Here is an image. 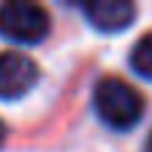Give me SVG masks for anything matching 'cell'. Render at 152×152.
<instances>
[{"label": "cell", "mask_w": 152, "mask_h": 152, "mask_svg": "<svg viewBox=\"0 0 152 152\" xmlns=\"http://www.w3.org/2000/svg\"><path fill=\"white\" fill-rule=\"evenodd\" d=\"M130 62L144 79H152V34H144L130 54Z\"/></svg>", "instance_id": "5"}, {"label": "cell", "mask_w": 152, "mask_h": 152, "mask_svg": "<svg viewBox=\"0 0 152 152\" xmlns=\"http://www.w3.org/2000/svg\"><path fill=\"white\" fill-rule=\"evenodd\" d=\"M6 144V124H3V118H0V147Z\"/></svg>", "instance_id": "6"}, {"label": "cell", "mask_w": 152, "mask_h": 152, "mask_svg": "<svg viewBox=\"0 0 152 152\" xmlns=\"http://www.w3.org/2000/svg\"><path fill=\"white\" fill-rule=\"evenodd\" d=\"M99 118L113 130H132L144 115V96L118 76H104L93 90Z\"/></svg>", "instance_id": "1"}, {"label": "cell", "mask_w": 152, "mask_h": 152, "mask_svg": "<svg viewBox=\"0 0 152 152\" xmlns=\"http://www.w3.org/2000/svg\"><path fill=\"white\" fill-rule=\"evenodd\" d=\"M39 79V68L34 59L17 51H3L0 54V99L3 102H17L23 99Z\"/></svg>", "instance_id": "3"}, {"label": "cell", "mask_w": 152, "mask_h": 152, "mask_svg": "<svg viewBox=\"0 0 152 152\" xmlns=\"http://www.w3.org/2000/svg\"><path fill=\"white\" fill-rule=\"evenodd\" d=\"M48 11L31 0H9L0 6V34L11 42L34 45L48 37Z\"/></svg>", "instance_id": "2"}, {"label": "cell", "mask_w": 152, "mask_h": 152, "mask_svg": "<svg viewBox=\"0 0 152 152\" xmlns=\"http://www.w3.org/2000/svg\"><path fill=\"white\" fill-rule=\"evenodd\" d=\"M135 3L130 0H90L85 6V17L96 31L102 34H115L124 31L135 20Z\"/></svg>", "instance_id": "4"}, {"label": "cell", "mask_w": 152, "mask_h": 152, "mask_svg": "<svg viewBox=\"0 0 152 152\" xmlns=\"http://www.w3.org/2000/svg\"><path fill=\"white\" fill-rule=\"evenodd\" d=\"M147 152H152V132H149V138H147Z\"/></svg>", "instance_id": "7"}]
</instances>
